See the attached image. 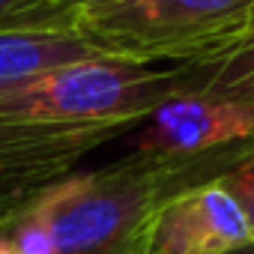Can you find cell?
<instances>
[{
	"instance_id": "7a4b0ae2",
	"label": "cell",
	"mask_w": 254,
	"mask_h": 254,
	"mask_svg": "<svg viewBox=\"0 0 254 254\" xmlns=\"http://www.w3.org/2000/svg\"><path fill=\"white\" fill-rule=\"evenodd\" d=\"M251 156L254 138L186 156L132 153L12 197L45 218L57 254H150L156 221L180 194L215 183Z\"/></svg>"
},
{
	"instance_id": "8fae6325",
	"label": "cell",
	"mask_w": 254,
	"mask_h": 254,
	"mask_svg": "<svg viewBox=\"0 0 254 254\" xmlns=\"http://www.w3.org/2000/svg\"><path fill=\"white\" fill-rule=\"evenodd\" d=\"M230 254H254V245H248V248H239V251H230Z\"/></svg>"
},
{
	"instance_id": "52a82bcc",
	"label": "cell",
	"mask_w": 254,
	"mask_h": 254,
	"mask_svg": "<svg viewBox=\"0 0 254 254\" xmlns=\"http://www.w3.org/2000/svg\"><path fill=\"white\" fill-rule=\"evenodd\" d=\"M81 0H0V36H75Z\"/></svg>"
},
{
	"instance_id": "5b68a950",
	"label": "cell",
	"mask_w": 254,
	"mask_h": 254,
	"mask_svg": "<svg viewBox=\"0 0 254 254\" xmlns=\"http://www.w3.org/2000/svg\"><path fill=\"white\" fill-rule=\"evenodd\" d=\"M248 245L245 215L215 180L180 194L159 215L150 254H230Z\"/></svg>"
},
{
	"instance_id": "8992f818",
	"label": "cell",
	"mask_w": 254,
	"mask_h": 254,
	"mask_svg": "<svg viewBox=\"0 0 254 254\" xmlns=\"http://www.w3.org/2000/svg\"><path fill=\"white\" fill-rule=\"evenodd\" d=\"M93 57L105 54L78 36H0V84Z\"/></svg>"
},
{
	"instance_id": "ba28073f",
	"label": "cell",
	"mask_w": 254,
	"mask_h": 254,
	"mask_svg": "<svg viewBox=\"0 0 254 254\" xmlns=\"http://www.w3.org/2000/svg\"><path fill=\"white\" fill-rule=\"evenodd\" d=\"M218 186L236 200V206L245 215V224L251 230V245H254V156L230 168L224 177H218Z\"/></svg>"
},
{
	"instance_id": "9c48e42d",
	"label": "cell",
	"mask_w": 254,
	"mask_h": 254,
	"mask_svg": "<svg viewBox=\"0 0 254 254\" xmlns=\"http://www.w3.org/2000/svg\"><path fill=\"white\" fill-rule=\"evenodd\" d=\"M108 3H117V0H81V15L87 9H99V6H108Z\"/></svg>"
},
{
	"instance_id": "30bf717a",
	"label": "cell",
	"mask_w": 254,
	"mask_h": 254,
	"mask_svg": "<svg viewBox=\"0 0 254 254\" xmlns=\"http://www.w3.org/2000/svg\"><path fill=\"white\" fill-rule=\"evenodd\" d=\"M0 254H18V251H15V245H12V242L0 239Z\"/></svg>"
},
{
	"instance_id": "3957f363",
	"label": "cell",
	"mask_w": 254,
	"mask_h": 254,
	"mask_svg": "<svg viewBox=\"0 0 254 254\" xmlns=\"http://www.w3.org/2000/svg\"><path fill=\"white\" fill-rule=\"evenodd\" d=\"M254 0H117L87 9L75 36L114 60L206 63L230 48Z\"/></svg>"
},
{
	"instance_id": "6da1fadb",
	"label": "cell",
	"mask_w": 254,
	"mask_h": 254,
	"mask_svg": "<svg viewBox=\"0 0 254 254\" xmlns=\"http://www.w3.org/2000/svg\"><path fill=\"white\" fill-rule=\"evenodd\" d=\"M209 66L93 57L0 84V197L63 180L81 156L141 126L162 102L197 93Z\"/></svg>"
},
{
	"instance_id": "277c9868",
	"label": "cell",
	"mask_w": 254,
	"mask_h": 254,
	"mask_svg": "<svg viewBox=\"0 0 254 254\" xmlns=\"http://www.w3.org/2000/svg\"><path fill=\"white\" fill-rule=\"evenodd\" d=\"M254 138V99L183 93L162 102L138 135L141 156H186L206 153Z\"/></svg>"
}]
</instances>
